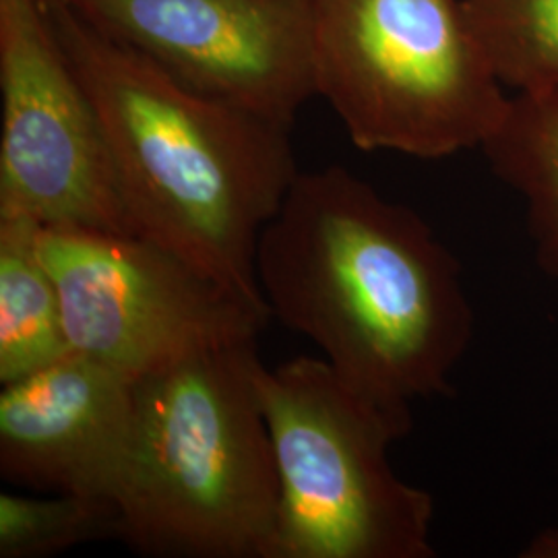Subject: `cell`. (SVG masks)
Segmentation results:
<instances>
[{
    "label": "cell",
    "mask_w": 558,
    "mask_h": 558,
    "mask_svg": "<svg viewBox=\"0 0 558 558\" xmlns=\"http://www.w3.org/2000/svg\"><path fill=\"white\" fill-rule=\"evenodd\" d=\"M279 502L271 558L435 557V499L399 476L389 449L412 430L325 359L257 368Z\"/></svg>",
    "instance_id": "4"
},
{
    "label": "cell",
    "mask_w": 558,
    "mask_h": 558,
    "mask_svg": "<svg viewBox=\"0 0 558 558\" xmlns=\"http://www.w3.org/2000/svg\"><path fill=\"white\" fill-rule=\"evenodd\" d=\"M48 9L98 110L131 232L271 319L255 259L299 177L292 129L184 87L64 0Z\"/></svg>",
    "instance_id": "2"
},
{
    "label": "cell",
    "mask_w": 558,
    "mask_h": 558,
    "mask_svg": "<svg viewBox=\"0 0 558 558\" xmlns=\"http://www.w3.org/2000/svg\"><path fill=\"white\" fill-rule=\"evenodd\" d=\"M480 151L525 203L536 259L558 281V89L513 94Z\"/></svg>",
    "instance_id": "10"
},
{
    "label": "cell",
    "mask_w": 558,
    "mask_h": 558,
    "mask_svg": "<svg viewBox=\"0 0 558 558\" xmlns=\"http://www.w3.org/2000/svg\"><path fill=\"white\" fill-rule=\"evenodd\" d=\"M0 220L133 234L100 117L48 0H0Z\"/></svg>",
    "instance_id": "7"
},
{
    "label": "cell",
    "mask_w": 558,
    "mask_h": 558,
    "mask_svg": "<svg viewBox=\"0 0 558 558\" xmlns=\"http://www.w3.org/2000/svg\"><path fill=\"white\" fill-rule=\"evenodd\" d=\"M255 265L271 319L366 396L412 410L451 389L474 308L458 257L412 207L345 166L299 172Z\"/></svg>",
    "instance_id": "1"
},
{
    "label": "cell",
    "mask_w": 558,
    "mask_h": 558,
    "mask_svg": "<svg viewBox=\"0 0 558 558\" xmlns=\"http://www.w3.org/2000/svg\"><path fill=\"white\" fill-rule=\"evenodd\" d=\"M257 343L137 379L112 502L117 538L154 558H271L279 482Z\"/></svg>",
    "instance_id": "3"
},
{
    "label": "cell",
    "mask_w": 558,
    "mask_h": 558,
    "mask_svg": "<svg viewBox=\"0 0 558 558\" xmlns=\"http://www.w3.org/2000/svg\"><path fill=\"white\" fill-rule=\"evenodd\" d=\"M38 228L0 220V385L71 352L59 292L41 259Z\"/></svg>",
    "instance_id": "11"
},
{
    "label": "cell",
    "mask_w": 558,
    "mask_h": 558,
    "mask_svg": "<svg viewBox=\"0 0 558 558\" xmlns=\"http://www.w3.org/2000/svg\"><path fill=\"white\" fill-rule=\"evenodd\" d=\"M119 534L110 499L62 493H0V558H46Z\"/></svg>",
    "instance_id": "13"
},
{
    "label": "cell",
    "mask_w": 558,
    "mask_h": 558,
    "mask_svg": "<svg viewBox=\"0 0 558 558\" xmlns=\"http://www.w3.org/2000/svg\"><path fill=\"white\" fill-rule=\"evenodd\" d=\"M523 558H558V525L539 530L519 553Z\"/></svg>",
    "instance_id": "14"
},
{
    "label": "cell",
    "mask_w": 558,
    "mask_h": 558,
    "mask_svg": "<svg viewBox=\"0 0 558 558\" xmlns=\"http://www.w3.org/2000/svg\"><path fill=\"white\" fill-rule=\"evenodd\" d=\"M184 87L292 129L317 96L315 0H64Z\"/></svg>",
    "instance_id": "8"
},
{
    "label": "cell",
    "mask_w": 558,
    "mask_h": 558,
    "mask_svg": "<svg viewBox=\"0 0 558 558\" xmlns=\"http://www.w3.org/2000/svg\"><path fill=\"white\" fill-rule=\"evenodd\" d=\"M505 87L558 89V0H461Z\"/></svg>",
    "instance_id": "12"
},
{
    "label": "cell",
    "mask_w": 558,
    "mask_h": 558,
    "mask_svg": "<svg viewBox=\"0 0 558 558\" xmlns=\"http://www.w3.org/2000/svg\"><path fill=\"white\" fill-rule=\"evenodd\" d=\"M71 352L143 377L207 352L257 343L269 317L137 234L40 226Z\"/></svg>",
    "instance_id": "6"
},
{
    "label": "cell",
    "mask_w": 558,
    "mask_h": 558,
    "mask_svg": "<svg viewBox=\"0 0 558 558\" xmlns=\"http://www.w3.org/2000/svg\"><path fill=\"white\" fill-rule=\"evenodd\" d=\"M137 375L66 352L0 391V476L34 493L112 500Z\"/></svg>",
    "instance_id": "9"
},
{
    "label": "cell",
    "mask_w": 558,
    "mask_h": 558,
    "mask_svg": "<svg viewBox=\"0 0 558 558\" xmlns=\"http://www.w3.org/2000/svg\"><path fill=\"white\" fill-rule=\"evenodd\" d=\"M313 60L362 151L482 149L511 101L461 0H315Z\"/></svg>",
    "instance_id": "5"
}]
</instances>
